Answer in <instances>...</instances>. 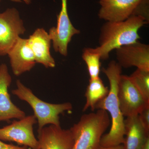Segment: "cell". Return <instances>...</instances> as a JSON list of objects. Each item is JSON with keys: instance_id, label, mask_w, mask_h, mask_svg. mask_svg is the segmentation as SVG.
<instances>
[{"instance_id": "obj_13", "label": "cell", "mask_w": 149, "mask_h": 149, "mask_svg": "<svg viewBox=\"0 0 149 149\" xmlns=\"http://www.w3.org/2000/svg\"><path fill=\"white\" fill-rule=\"evenodd\" d=\"M7 56L12 72L16 76L30 71L37 63L28 39L21 37L19 38Z\"/></svg>"}, {"instance_id": "obj_17", "label": "cell", "mask_w": 149, "mask_h": 149, "mask_svg": "<svg viewBox=\"0 0 149 149\" xmlns=\"http://www.w3.org/2000/svg\"><path fill=\"white\" fill-rule=\"evenodd\" d=\"M83 60L87 65L90 79H96L99 77L100 72L101 56L95 48H85L82 56Z\"/></svg>"}, {"instance_id": "obj_9", "label": "cell", "mask_w": 149, "mask_h": 149, "mask_svg": "<svg viewBox=\"0 0 149 149\" xmlns=\"http://www.w3.org/2000/svg\"><path fill=\"white\" fill-rule=\"evenodd\" d=\"M116 50L117 63L121 67H136L137 69L149 71V45L138 41Z\"/></svg>"}, {"instance_id": "obj_6", "label": "cell", "mask_w": 149, "mask_h": 149, "mask_svg": "<svg viewBox=\"0 0 149 149\" xmlns=\"http://www.w3.org/2000/svg\"><path fill=\"white\" fill-rule=\"evenodd\" d=\"M26 32L19 12L15 8L0 13V56H7L19 38Z\"/></svg>"}, {"instance_id": "obj_20", "label": "cell", "mask_w": 149, "mask_h": 149, "mask_svg": "<svg viewBox=\"0 0 149 149\" xmlns=\"http://www.w3.org/2000/svg\"><path fill=\"white\" fill-rule=\"evenodd\" d=\"M0 149H29L25 146H19L12 144L6 143L0 140Z\"/></svg>"}, {"instance_id": "obj_15", "label": "cell", "mask_w": 149, "mask_h": 149, "mask_svg": "<svg viewBox=\"0 0 149 149\" xmlns=\"http://www.w3.org/2000/svg\"><path fill=\"white\" fill-rule=\"evenodd\" d=\"M124 149H141L149 138V132L142 125L139 115L126 118L124 120Z\"/></svg>"}, {"instance_id": "obj_8", "label": "cell", "mask_w": 149, "mask_h": 149, "mask_svg": "<svg viewBox=\"0 0 149 149\" xmlns=\"http://www.w3.org/2000/svg\"><path fill=\"white\" fill-rule=\"evenodd\" d=\"M118 97L123 116L139 115L149 105L131 81L129 76L120 75L118 86Z\"/></svg>"}, {"instance_id": "obj_12", "label": "cell", "mask_w": 149, "mask_h": 149, "mask_svg": "<svg viewBox=\"0 0 149 149\" xmlns=\"http://www.w3.org/2000/svg\"><path fill=\"white\" fill-rule=\"evenodd\" d=\"M40 149H71L74 140L70 129L54 125L38 130Z\"/></svg>"}, {"instance_id": "obj_22", "label": "cell", "mask_w": 149, "mask_h": 149, "mask_svg": "<svg viewBox=\"0 0 149 149\" xmlns=\"http://www.w3.org/2000/svg\"><path fill=\"white\" fill-rule=\"evenodd\" d=\"M10 1L15 3H21L23 2L27 5L30 4L32 2V0H10Z\"/></svg>"}, {"instance_id": "obj_2", "label": "cell", "mask_w": 149, "mask_h": 149, "mask_svg": "<svg viewBox=\"0 0 149 149\" xmlns=\"http://www.w3.org/2000/svg\"><path fill=\"white\" fill-rule=\"evenodd\" d=\"M147 23L146 19L136 15L124 21H107L101 29L99 46L95 48L101 59H107L112 51L139 41V29Z\"/></svg>"}, {"instance_id": "obj_3", "label": "cell", "mask_w": 149, "mask_h": 149, "mask_svg": "<svg viewBox=\"0 0 149 149\" xmlns=\"http://www.w3.org/2000/svg\"><path fill=\"white\" fill-rule=\"evenodd\" d=\"M111 124L108 113L97 109L82 116L70 128L74 143L71 149H99L104 133Z\"/></svg>"}, {"instance_id": "obj_4", "label": "cell", "mask_w": 149, "mask_h": 149, "mask_svg": "<svg viewBox=\"0 0 149 149\" xmlns=\"http://www.w3.org/2000/svg\"><path fill=\"white\" fill-rule=\"evenodd\" d=\"M16 88L12 91V93L32 108L38 123V130L47 125L60 126V115L72 109V104L68 102L52 104L42 100L19 80H16Z\"/></svg>"}, {"instance_id": "obj_10", "label": "cell", "mask_w": 149, "mask_h": 149, "mask_svg": "<svg viewBox=\"0 0 149 149\" xmlns=\"http://www.w3.org/2000/svg\"><path fill=\"white\" fill-rule=\"evenodd\" d=\"M12 78L5 63L0 65V122L20 119L26 116L23 111L13 102L8 92Z\"/></svg>"}, {"instance_id": "obj_16", "label": "cell", "mask_w": 149, "mask_h": 149, "mask_svg": "<svg viewBox=\"0 0 149 149\" xmlns=\"http://www.w3.org/2000/svg\"><path fill=\"white\" fill-rule=\"evenodd\" d=\"M109 92V89L105 86L100 77L90 79L85 94L86 102L83 111H86L89 108L94 111L95 109L96 104L106 97Z\"/></svg>"}, {"instance_id": "obj_21", "label": "cell", "mask_w": 149, "mask_h": 149, "mask_svg": "<svg viewBox=\"0 0 149 149\" xmlns=\"http://www.w3.org/2000/svg\"><path fill=\"white\" fill-rule=\"evenodd\" d=\"M99 149H124L123 145H120L115 146L103 147L101 146Z\"/></svg>"}, {"instance_id": "obj_1", "label": "cell", "mask_w": 149, "mask_h": 149, "mask_svg": "<svg viewBox=\"0 0 149 149\" xmlns=\"http://www.w3.org/2000/svg\"><path fill=\"white\" fill-rule=\"evenodd\" d=\"M102 71L109 81L110 88L106 97L96 104L95 109L106 111L111 118V127L109 132L103 135L101 140V146H115L123 145L125 138L124 116L120 111L118 97V86L122 72V67L115 61L109 63Z\"/></svg>"}, {"instance_id": "obj_24", "label": "cell", "mask_w": 149, "mask_h": 149, "mask_svg": "<svg viewBox=\"0 0 149 149\" xmlns=\"http://www.w3.org/2000/svg\"><path fill=\"white\" fill-rule=\"evenodd\" d=\"M2 1V0H0V3L1 2V1Z\"/></svg>"}, {"instance_id": "obj_5", "label": "cell", "mask_w": 149, "mask_h": 149, "mask_svg": "<svg viewBox=\"0 0 149 149\" xmlns=\"http://www.w3.org/2000/svg\"><path fill=\"white\" fill-rule=\"evenodd\" d=\"M37 123L34 115L14 120L10 125L0 128V140L15 142L31 149H40L39 141L33 130V126Z\"/></svg>"}, {"instance_id": "obj_19", "label": "cell", "mask_w": 149, "mask_h": 149, "mask_svg": "<svg viewBox=\"0 0 149 149\" xmlns=\"http://www.w3.org/2000/svg\"><path fill=\"white\" fill-rule=\"evenodd\" d=\"M139 116L142 125L149 132V105L142 110L139 113Z\"/></svg>"}, {"instance_id": "obj_18", "label": "cell", "mask_w": 149, "mask_h": 149, "mask_svg": "<svg viewBox=\"0 0 149 149\" xmlns=\"http://www.w3.org/2000/svg\"><path fill=\"white\" fill-rule=\"evenodd\" d=\"M129 77L146 101L149 103V71L137 69Z\"/></svg>"}, {"instance_id": "obj_23", "label": "cell", "mask_w": 149, "mask_h": 149, "mask_svg": "<svg viewBox=\"0 0 149 149\" xmlns=\"http://www.w3.org/2000/svg\"><path fill=\"white\" fill-rule=\"evenodd\" d=\"M141 149H149V138L147 139L146 143Z\"/></svg>"}, {"instance_id": "obj_11", "label": "cell", "mask_w": 149, "mask_h": 149, "mask_svg": "<svg viewBox=\"0 0 149 149\" xmlns=\"http://www.w3.org/2000/svg\"><path fill=\"white\" fill-rule=\"evenodd\" d=\"M142 0H100L99 18L108 22L124 21L134 15Z\"/></svg>"}, {"instance_id": "obj_7", "label": "cell", "mask_w": 149, "mask_h": 149, "mask_svg": "<svg viewBox=\"0 0 149 149\" xmlns=\"http://www.w3.org/2000/svg\"><path fill=\"white\" fill-rule=\"evenodd\" d=\"M61 8L57 16V25L49 30V35L56 52L64 56L68 54V46L72 37L80 33L72 25L68 11V0H61Z\"/></svg>"}, {"instance_id": "obj_14", "label": "cell", "mask_w": 149, "mask_h": 149, "mask_svg": "<svg viewBox=\"0 0 149 149\" xmlns=\"http://www.w3.org/2000/svg\"><path fill=\"white\" fill-rule=\"evenodd\" d=\"M27 39L36 63L42 64L46 68H54L55 61L50 52L52 40L45 29L37 28Z\"/></svg>"}]
</instances>
